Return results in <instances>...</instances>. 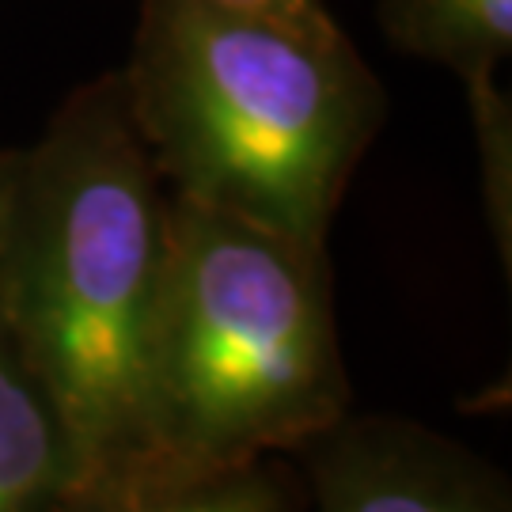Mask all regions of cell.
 <instances>
[{"label":"cell","mask_w":512,"mask_h":512,"mask_svg":"<svg viewBox=\"0 0 512 512\" xmlns=\"http://www.w3.org/2000/svg\"><path fill=\"white\" fill-rule=\"evenodd\" d=\"M471 126H475L478 167H482V202L494 232L501 266L509 270L512 251V107L509 95L497 88V76L463 80Z\"/></svg>","instance_id":"8"},{"label":"cell","mask_w":512,"mask_h":512,"mask_svg":"<svg viewBox=\"0 0 512 512\" xmlns=\"http://www.w3.org/2000/svg\"><path fill=\"white\" fill-rule=\"evenodd\" d=\"M171 194L327 243L387 95L346 31L304 35L209 0H141L118 69Z\"/></svg>","instance_id":"2"},{"label":"cell","mask_w":512,"mask_h":512,"mask_svg":"<svg viewBox=\"0 0 512 512\" xmlns=\"http://www.w3.org/2000/svg\"><path fill=\"white\" fill-rule=\"evenodd\" d=\"M289 456L213 467L156 463L65 497L57 512H304V486Z\"/></svg>","instance_id":"5"},{"label":"cell","mask_w":512,"mask_h":512,"mask_svg":"<svg viewBox=\"0 0 512 512\" xmlns=\"http://www.w3.org/2000/svg\"><path fill=\"white\" fill-rule=\"evenodd\" d=\"M209 4H220V8H236V12H247V16H262L274 19V23H285V27H296L304 35H338V19L330 16L327 0H209Z\"/></svg>","instance_id":"9"},{"label":"cell","mask_w":512,"mask_h":512,"mask_svg":"<svg viewBox=\"0 0 512 512\" xmlns=\"http://www.w3.org/2000/svg\"><path fill=\"white\" fill-rule=\"evenodd\" d=\"M384 38L459 80L497 76L512 54V0H376Z\"/></svg>","instance_id":"7"},{"label":"cell","mask_w":512,"mask_h":512,"mask_svg":"<svg viewBox=\"0 0 512 512\" xmlns=\"http://www.w3.org/2000/svg\"><path fill=\"white\" fill-rule=\"evenodd\" d=\"M171 190L118 69L76 84L19 145L0 323L54 406L76 490L156 467L152 334Z\"/></svg>","instance_id":"1"},{"label":"cell","mask_w":512,"mask_h":512,"mask_svg":"<svg viewBox=\"0 0 512 512\" xmlns=\"http://www.w3.org/2000/svg\"><path fill=\"white\" fill-rule=\"evenodd\" d=\"M19 175V148H0V262L8 243V220H12V198H16Z\"/></svg>","instance_id":"10"},{"label":"cell","mask_w":512,"mask_h":512,"mask_svg":"<svg viewBox=\"0 0 512 512\" xmlns=\"http://www.w3.org/2000/svg\"><path fill=\"white\" fill-rule=\"evenodd\" d=\"M293 459L304 512H512L490 459L406 418L342 414Z\"/></svg>","instance_id":"4"},{"label":"cell","mask_w":512,"mask_h":512,"mask_svg":"<svg viewBox=\"0 0 512 512\" xmlns=\"http://www.w3.org/2000/svg\"><path fill=\"white\" fill-rule=\"evenodd\" d=\"M349 414L327 243L171 194L152 334L156 463L289 456Z\"/></svg>","instance_id":"3"},{"label":"cell","mask_w":512,"mask_h":512,"mask_svg":"<svg viewBox=\"0 0 512 512\" xmlns=\"http://www.w3.org/2000/svg\"><path fill=\"white\" fill-rule=\"evenodd\" d=\"M73 486L61 421L0 323V512H57Z\"/></svg>","instance_id":"6"}]
</instances>
